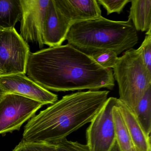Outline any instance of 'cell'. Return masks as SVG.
Here are the masks:
<instances>
[{
    "instance_id": "1",
    "label": "cell",
    "mask_w": 151,
    "mask_h": 151,
    "mask_svg": "<svg viewBox=\"0 0 151 151\" xmlns=\"http://www.w3.org/2000/svg\"><path fill=\"white\" fill-rule=\"evenodd\" d=\"M26 75L43 88L55 92L113 90L115 85L112 69L103 68L68 44L30 52Z\"/></svg>"
},
{
    "instance_id": "2",
    "label": "cell",
    "mask_w": 151,
    "mask_h": 151,
    "mask_svg": "<svg viewBox=\"0 0 151 151\" xmlns=\"http://www.w3.org/2000/svg\"><path fill=\"white\" fill-rule=\"evenodd\" d=\"M108 91H78L63 96L29 120L22 140L56 144L88 123L102 108Z\"/></svg>"
},
{
    "instance_id": "3",
    "label": "cell",
    "mask_w": 151,
    "mask_h": 151,
    "mask_svg": "<svg viewBox=\"0 0 151 151\" xmlns=\"http://www.w3.org/2000/svg\"><path fill=\"white\" fill-rule=\"evenodd\" d=\"M68 44L91 56L106 51L117 55L133 48L138 42L137 31L131 21H115L101 16L71 26Z\"/></svg>"
},
{
    "instance_id": "4",
    "label": "cell",
    "mask_w": 151,
    "mask_h": 151,
    "mask_svg": "<svg viewBox=\"0 0 151 151\" xmlns=\"http://www.w3.org/2000/svg\"><path fill=\"white\" fill-rule=\"evenodd\" d=\"M119 88L118 99L134 114L146 91L151 86V72L146 67L139 48L124 52L113 69Z\"/></svg>"
},
{
    "instance_id": "5",
    "label": "cell",
    "mask_w": 151,
    "mask_h": 151,
    "mask_svg": "<svg viewBox=\"0 0 151 151\" xmlns=\"http://www.w3.org/2000/svg\"><path fill=\"white\" fill-rule=\"evenodd\" d=\"M29 47L15 28H0V76L26 75Z\"/></svg>"
},
{
    "instance_id": "6",
    "label": "cell",
    "mask_w": 151,
    "mask_h": 151,
    "mask_svg": "<svg viewBox=\"0 0 151 151\" xmlns=\"http://www.w3.org/2000/svg\"><path fill=\"white\" fill-rule=\"evenodd\" d=\"M43 103L14 93H5L0 100V134L20 129L35 116Z\"/></svg>"
},
{
    "instance_id": "7",
    "label": "cell",
    "mask_w": 151,
    "mask_h": 151,
    "mask_svg": "<svg viewBox=\"0 0 151 151\" xmlns=\"http://www.w3.org/2000/svg\"><path fill=\"white\" fill-rule=\"evenodd\" d=\"M118 99L108 98L86 130V145L91 151H111L116 141L113 111Z\"/></svg>"
},
{
    "instance_id": "8",
    "label": "cell",
    "mask_w": 151,
    "mask_h": 151,
    "mask_svg": "<svg viewBox=\"0 0 151 151\" xmlns=\"http://www.w3.org/2000/svg\"><path fill=\"white\" fill-rule=\"evenodd\" d=\"M20 35L27 43H35L42 48L44 21L50 0H20Z\"/></svg>"
},
{
    "instance_id": "9",
    "label": "cell",
    "mask_w": 151,
    "mask_h": 151,
    "mask_svg": "<svg viewBox=\"0 0 151 151\" xmlns=\"http://www.w3.org/2000/svg\"><path fill=\"white\" fill-rule=\"evenodd\" d=\"M0 85L5 93H14L37 101L44 105L53 104L58 96L43 88L24 74L0 76Z\"/></svg>"
},
{
    "instance_id": "10",
    "label": "cell",
    "mask_w": 151,
    "mask_h": 151,
    "mask_svg": "<svg viewBox=\"0 0 151 151\" xmlns=\"http://www.w3.org/2000/svg\"><path fill=\"white\" fill-rule=\"evenodd\" d=\"M72 24L61 12L55 0H50L44 21L43 39L49 47L62 45Z\"/></svg>"
},
{
    "instance_id": "11",
    "label": "cell",
    "mask_w": 151,
    "mask_h": 151,
    "mask_svg": "<svg viewBox=\"0 0 151 151\" xmlns=\"http://www.w3.org/2000/svg\"><path fill=\"white\" fill-rule=\"evenodd\" d=\"M55 1L61 12L72 25L102 16L97 0H55Z\"/></svg>"
},
{
    "instance_id": "12",
    "label": "cell",
    "mask_w": 151,
    "mask_h": 151,
    "mask_svg": "<svg viewBox=\"0 0 151 151\" xmlns=\"http://www.w3.org/2000/svg\"><path fill=\"white\" fill-rule=\"evenodd\" d=\"M118 106L127 124L136 151H151V137L145 133L135 114L119 99Z\"/></svg>"
},
{
    "instance_id": "13",
    "label": "cell",
    "mask_w": 151,
    "mask_h": 151,
    "mask_svg": "<svg viewBox=\"0 0 151 151\" xmlns=\"http://www.w3.org/2000/svg\"><path fill=\"white\" fill-rule=\"evenodd\" d=\"M128 20L137 31L147 32L151 29V0H131Z\"/></svg>"
},
{
    "instance_id": "14",
    "label": "cell",
    "mask_w": 151,
    "mask_h": 151,
    "mask_svg": "<svg viewBox=\"0 0 151 151\" xmlns=\"http://www.w3.org/2000/svg\"><path fill=\"white\" fill-rule=\"evenodd\" d=\"M21 18L20 0H0V28L14 29Z\"/></svg>"
},
{
    "instance_id": "15",
    "label": "cell",
    "mask_w": 151,
    "mask_h": 151,
    "mask_svg": "<svg viewBox=\"0 0 151 151\" xmlns=\"http://www.w3.org/2000/svg\"><path fill=\"white\" fill-rule=\"evenodd\" d=\"M113 116L116 142L121 151H129L133 148V144L118 102L113 109Z\"/></svg>"
},
{
    "instance_id": "16",
    "label": "cell",
    "mask_w": 151,
    "mask_h": 151,
    "mask_svg": "<svg viewBox=\"0 0 151 151\" xmlns=\"http://www.w3.org/2000/svg\"><path fill=\"white\" fill-rule=\"evenodd\" d=\"M145 133L150 136L151 132V86L147 89L139 101L134 113Z\"/></svg>"
},
{
    "instance_id": "17",
    "label": "cell",
    "mask_w": 151,
    "mask_h": 151,
    "mask_svg": "<svg viewBox=\"0 0 151 151\" xmlns=\"http://www.w3.org/2000/svg\"><path fill=\"white\" fill-rule=\"evenodd\" d=\"M91 57L101 67L106 69H113L118 61V55L112 51L97 53Z\"/></svg>"
},
{
    "instance_id": "18",
    "label": "cell",
    "mask_w": 151,
    "mask_h": 151,
    "mask_svg": "<svg viewBox=\"0 0 151 151\" xmlns=\"http://www.w3.org/2000/svg\"><path fill=\"white\" fill-rule=\"evenodd\" d=\"M12 151H57L55 144L35 143L22 140Z\"/></svg>"
},
{
    "instance_id": "19",
    "label": "cell",
    "mask_w": 151,
    "mask_h": 151,
    "mask_svg": "<svg viewBox=\"0 0 151 151\" xmlns=\"http://www.w3.org/2000/svg\"><path fill=\"white\" fill-rule=\"evenodd\" d=\"M97 1L106 10L107 15L114 13L119 14L130 0H98Z\"/></svg>"
},
{
    "instance_id": "20",
    "label": "cell",
    "mask_w": 151,
    "mask_h": 151,
    "mask_svg": "<svg viewBox=\"0 0 151 151\" xmlns=\"http://www.w3.org/2000/svg\"><path fill=\"white\" fill-rule=\"evenodd\" d=\"M145 34V39L138 48L141 51L146 67L151 72V29H149Z\"/></svg>"
},
{
    "instance_id": "21",
    "label": "cell",
    "mask_w": 151,
    "mask_h": 151,
    "mask_svg": "<svg viewBox=\"0 0 151 151\" xmlns=\"http://www.w3.org/2000/svg\"><path fill=\"white\" fill-rule=\"evenodd\" d=\"M57 151H91L86 145L81 144L78 141L63 139L55 144Z\"/></svg>"
},
{
    "instance_id": "22",
    "label": "cell",
    "mask_w": 151,
    "mask_h": 151,
    "mask_svg": "<svg viewBox=\"0 0 151 151\" xmlns=\"http://www.w3.org/2000/svg\"><path fill=\"white\" fill-rule=\"evenodd\" d=\"M111 151H121L117 143H115L114 145V146H113V148H112Z\"/></svg>"
},
{
    "instance_id": "23",
    "label": "cell",
    "mask_w": 151,
    "mask_h": 151,
    "mask_svg": "<svg viewBox=\"0 0 151 151\" xmlns=\"http://www.w3.org/2000/svg\"><path fill=\"white\" fill-rule=\"evenodd\" d=\"M5 94V93H4V91H3L1 86V85H0V100H1V98H2V97L4 96Z\"/></svg>"
},
{
    "instance_id": "24",
    "label": "cell",
    "mask_w": 151,
    "mask_h": 151,
    "mask_svg": "<svg viewBox=\"0 0 151 151\" xmlns=\"http://www.w3.org/2000/svg\"><path fill=\"white\" fill-rule=\"evenodd\" d=\"M129 151H136V150H135V148L134 147L133 148H132L130 150H129Z\"/></svg>"
}]
</instances>
